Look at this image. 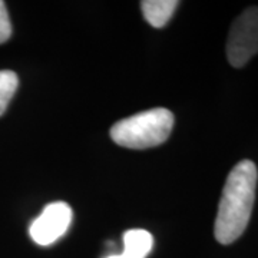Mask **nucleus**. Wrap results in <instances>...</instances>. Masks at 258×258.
I'll return each instance as SVG.
<instances>
[{
  "mask_svg": "<svg viewBox=\"0 0 258 258\" xmlns=\"http://www.w3.org/2000/svg\"><path fill=\"white\" fill-rule=\"evenodd\" d=\"M257 181V166L249 159L241 161L231 169L214 225V235L222 245L238 240L247 228L255 201Z\"/></svg>",
  "mask_w": 258,
  "mask_h": 258,
  "instance_id": "obj_1",
  "label": "nucleus"
},
{
  "mask_svg": "<svg viewBox=\"0 0 258 258\" xmlns=\"http://www.w3.org/2000/svg\"><path fill=\"white\" fill-rule=\"evenodd\" d=\"M174 115L165 108H154L118 120L111 128L115 144L131 149H147L164 144L174 128Z\"/></svg>",
  "mask_w": 258,
  "mask_h": 258,
  "instance_id": "obj_2",
  "label": "nucleus"
},
{
  "mask_svg": "<svg viewBox=\"0 0 258 258\" xmlns=\"http://www.w3.org/2000/svg\"><path fill=\"white\" fill-rule=\"evenodd\" d=\"M258 53V8L244 10L231 25L227 57L231 66L242 68Z\"/></svg>",
  "mask_w": 258,
  "mask_h": 258,
  "instance_id": "obj_3",
  "label": "nucleus"
},
{
  "mask_svg": "<svg viewBox=\"0 0 258 258\" xmlns=\"http://www.w3.org/2000/svg\"><path fill=\"white\" fill-rule=\"evenodd\" d=\"M72 215V208L63 201H56L46 205L29 228L32 240L42 247L52 245L69 230Z\"/></svg>",
  "mask_w": 258,
  "mask_h": 258,
  "instance_id": "obj_4",
  "label": "nucleus"
},
{
  "mask_svg": "<svg viewBox=\"0 0 258 258\" xmlns=\"http://www.w3.org/2000/svg\"><path fill=\"white\" fill-rule=\"evenodd\" d=\"M178 5L179 3L176 0H144L141 3V9L148 23L159 29L164 28L172 18Z\"/></svg>",
  "mask_w": 258,
  "mask_h": 258,
  "instance_id": "obj_5",
  "label": "nucleus"
},
{
  "mask_svg": "<svg viewBox=\"0 0 258 258\" xmlns=\"http://www.w3.org/2000/svg\"><path fill=\"white\" fill-rule=\"evenodd\" d=\"M154 245L152 235L145 230L135 228L123 234V254L129 258H147Z\"/></svg>",
  "mask_w": 258,
  "mask_h": 258,
  "instance_id": "obj_6",
  "label": "nucleus"
},
{
  "mask_svg": "<svg viewBox=\"0 0 258 258\" xmlns=\"http://www.w3.org/2000/svg\"><path fill=\"white\" fill-rule=\"evenodd\" d=\"M19 85L18 75L12 71H0V116L6 112Z\"/></svg>",
  "mask_w": 258,
  "mask_h": 258,
  "instance_id": "obj_7",
  "label": "nucleus"
},
{
  "mask_svg": "<svg viewBox=\"0 0 258 258\" xmlns=\"http://www.w3.org/2000/svg\"><path fill=\"white\" fill-rule=\"evenodd\" d=\"M12 35V23L5 2L0 0V43H5Z\"/></svg>",
  "mask_w": 258,
  "mask_h": 258,
  "instance_id": "obj_8",
  "label": "nucleus"
},
{
  "mask_svg": "<svg viewBox=\"0 0 258 258\" xmlns=\"http://www.w3.org/2000/svg\"><path fill=\"white\" fill-rule=\"evenodd\" d=\"M108 258H129V257L128 255H125V254L122 252V254H119V255H109Z\"/></svg>",
  "mask_w": 258,
  "mask_h": 258,
  "instance_id": "obj_9",
  "label": "nucleus"
}]
</instances>
